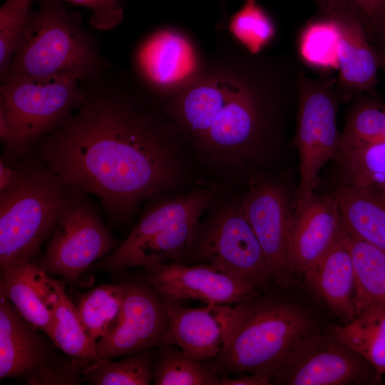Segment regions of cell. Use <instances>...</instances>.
<instances>
[{"label": "cell", "mask_w": 385, "mask_h": 385, "mask_svg": "<svg viewBox=\"0 0 385 385\" xmlns=\"http://www.w3.org/2000/svg\"><path fill=\"white\" fill-rule=\"evenodd\" d=\"M333 194L343 225L355 236L385 249V199L341 183Z\"/></svg>", "instance_id": "obj_23"}, {"label": "cell", "mask_w": 385, "mask_h": 385, "mask_svg": "<svg viewBox=\"0 0 385 385\" xmlns=\"http://www.w3.org/2000/svg\"><path fill=\"white\" fill-rule=\"evenodd\" d=\"M91 11L90 24L98 30L116 27L123 19V0H67Z\"/></svg>", "instance_id": "obj_35"}, {"label": "cell", "mask_w": 385, "mask_h": 385, "mask_svg": "<svg viewBox=\"0 0 385 385\" xmlns=\"http://www.w3.org/2000/svg\"><path fill=\"white\" fill-rule=\"evenodd\" d=\"M237 320L230 339L212 361L220 376H272L284 357L306 335L319 329L301 304L272 296L235 304Z\"/></svg>", "instance_id": "obj_2"}, {"label": "cell", "mask_w": 385, "mask_h": 385, "mask_svg": "<svg viewBox=\"0 0 385 385\" xmlns=\"http://www.w3.org/2000/svg\"><path fill=\"white\" fill-rule=\"evenodd\" d=\"M184 257L188 258L185 265H212L257 288L271 280L260 242L241 207L222 211L200 232L196 230Z\"/></svg>", "instance_id": "obj_11"}, {"label": "cell", "mask_w": 385, "mask_h": 385, "mask_svg": "<svg viewBox=\"0 0 385 385\" xmlns=\"http://www.w3.org/2000/svg\"><path fill=\"white\" fill-rule=\"evenodd\" d=\"M16 168L12 183L0 192V270L34 261L75 190L39 158Z\"/></svg>", "instance_id": "obj_3"}, {"label": "cell", "mask_w": 385, "mask_h": 385, "mask_svg": "<svg viewBox=\"0 0 385 385\" xmlns=\"http://www.w3.org/2000/svg\"><path fill=\"white\" fill-rule=\"evenodd\" d=\"M334 160L341 183L385 199V143L339 149Z\"/></svg>", "instance_id": "obj_25"}, {"label": "cell", "mask_w": 385, "mask_h": 385, "mask_svg": "<svg viewBox=\"0 0 385 385\" xmlns=\"http://www.w3.org/2000/svg\"><path fill=\"white\" fill-rule=\"evenodd\" d=\"M271 378L262 374H242L236 377L220 376V385H270Z\"/></svg>", "instance_id": "obj_37"}, {"label": "cell", "mask_w": 385, "mask_h": 385, "mask_svg": "<svg viewBox=\"0 0 385 385\" xmlns=\"http://www.w3.org/2000/svg\"><path fill=\"white\" fill-rule=\"evenodd\" d=\"M344 7L368 26L385 14V0H344Z\"/></svg>", "instance_id": "obj_36"}, {"label": "cell", "mask_w": 385, "mask_h": 385, "mask_svg": "<svg viewBox=\"0 0 385 385\" xmlns=\"http://www.w3.org/2000/svg\"><path fill=\"white\" fill-rule=\"evenodd\" d=\"M373 366L339 339L320 329L302 338L272 376L277 385L378 384Z\"/></svg>", "instance_id": "obj_9"}, {"label": "cell", "mask_w": 385, "mask_h": 385, "mask_svg": "<svg viewBox=\"0 0 385 385\" xmlns=\"http://www.w3.org/2000/svg\"><path fill=\"white\" fill-rule=\"evenodd\" d=\"M123 282L102 284L85 293L76 306L90 337L98 342L117 317L124 297Z\"/></svg>", "instance_id": "obj_30"}, {"label": "cell", "mask_w": 385, "mask_h": 385, "mask_svg": "<svg viewBox=\"0 0 385 385\" xmlns=\"http://www.w3.org/2000/svg\"><path fill=\"white\" fill-rule=\"evenodd\" d=\"M342 225L334 194L294 202L289 231V262L292 273L304 274L327 252Z\"/></svg>", "instance_id": "obj_16"}, {"label": "cell", "mask_w": 385, "mask_h": 385, "mask_svg": "<svg viewBox=\"0 0 385 385\" xmlns=\"http://www.w3.org/2000/svg\"><path fill=\"white\" fill-rule=\"evenodd\" d=\"M298 89L294 144L299 158V183L294 202L314 193L321 170L337 154L341 133L337 118L339 101L344 99L337 78L330 71L312 78L300 69Z\"/></svg>", "instance_id": "obj_8"}, {"label": "cell", "mask_w": 385, "mask_h": 385, "mask_svg": "<svg viewBox=\"0 0 385 385\" xmlns=\"http://www.w3.org/2000/svg\"><path fill=\"white\" fill-rule=\"evenodd\" d=\"M85 193L75 188L44 253L36 262L48 274L71 284L118 246Z\"/></svg>", "instance_id": "obj_10"}, {"label": "cell", "mask_w": 385, "mask_h": 385, "mask_svg": "<svg viewBox=\"0 0 385 385\" xmlns=\"http://www.w3.org/2000/svg\"><path fill=\"white\" fill-rule=\"evenodd\" d=\"M55 346L70 357L99 360L96 344L80 318L77 307L63 289L53 312L46 334Z\"/></svg>", "instance_id": "obj_28"}, {"label": "cell", "mask_w": 385, "mask_h": 385, "mask_svg": "<svg viewBox=\"0 0 385 385\" xmlns=\"http://www.w3.org/2000/svg\"><path fill=\"white\" fill-rule=\"evenodd\" d=\"M232 35L252 54L259 53L275 34L274 25L266 11L250 0L231 19Z\"/></svg>", "instance_id": "obj_32"}, {"label": "cell", "mask_w": 385, "mask_h": 385, "mask_svg": "<svg viewBox=\"0 0 385 385\" xmlns=\"http://www.w3.org/2000/svg\"><path fill=\"white\" fill-rule=\"evenodd\" d=\"M17 173L16 166L9 164L4 159L0 160V192L7 188L14 181Z\"/></svg>", "instance_id": "obj_39"}, {"label": "cell", "mask_w": 385, "mask_h": 385, "mask_svg": "<svg viewBox=\"0 0 385 385\" xmlns=\"http://www.w3.org/2000/svg\"><path fill=\"white\" fill-rule=\"evenodd\" d=\"M366 29L372 45L385 47V14L366 26Z\"/></svg>", "instance_id": "obj_38"}, {"label": "cell", "mask_w": 385, "mask_h": 385, "mask_svg": "<svg viewBox=\"0 0 385 385\" xmlns=\"http://www.w3.org/2000/svg\"><path fill=\"white\" fill-rule=\"evenodd\" d=\"M326 330L361 355L380 376L385 374V305H372Z\"/></svg>", "instance_id": "obj_24"}, {"label": "cell", "mask_w": 385, "mask_h": 385, "mask_svg": "<svg viewBox=\"0 0 385 385\" xmlns=\"http://www.w3.org/2000/svg\"><path fill=\"white\" fill-rule=\"evenodd\" d=\"M340 235L354 270L356 316L372 305H385V249L355 236L343 224Z\"/></svg>", "instance_id": "obj_22"}, {"label": "cell", "mask_w": 385, "mask_h": 385, "mask_svg": "<svg viewBox=\"0 0 385 385\" xmlns=\"http://www.w3.org/2000/svg\"><path fill=\"white\" fill-rule=\"evenodd\" d=\"M84 92L77 112L36 143L38 158L68 185L98 196L111 220L123 222L170 186L173 158L159 128L115 89Z\"/></svg>", "instance_id": "obj_1"}, {"label": "cell", "mask_w": 385, "mask_h": 385, "mask_svg": "<svg viewBox=\"0 0 385 385\" xmlns=\"http://www.w3.org/2000/svg\"><path fill=\"white\" fill-rule=\"evenodd\" d=\"M247 1H250V0H247ZM253 1H255V0H253Z\"/></svg>", "instance_id": "obj_43"}, {"label": "cell", "mask_w": 385, "mask_h": 385, "mask_svg": "<svg viewBox=\"0 0 385 385\" xmlns=\"http://www.w3.org/2000/svg\"><path fill=\"white\" fill-rule=\"evenodd\" d=\"M36 2L37 9L29 11L6 77L67 76L80 81L96 77L101 60L78 14L68 11L58 0Z\"/></svg>", "instance_id": "obj_4"}, {"label": "cell", "mask_w": 385, "mask_h": 385, "mask_svg": "<svg viewBox=\"0 0 385 385\" xmlns=\"http://www.w3.org/2000/svg\"><path fill=\"white\" fill-rule=\"evenodd\" d=\"M256 88L215 78L197 83L183 94L180 115L187 127L210 145L234 150L249 144L260 125Z\"/></svg>", "instance_id": "obj_6"}, {"label": "cell", "mask_w": 385, "mask_h": 385, "mask_svg": "<svg viewBox=\"0 0 385 385\" xmlns=\"http://www.w3.org/2000/svg\"><path fill=\"white\" fill-rule=\"evenodd\" d=\"M137 63L146 81L160 89L186 82L197 69L192 44L171 30H163L149 37L138 52Z\"/></svg>", "instance_id": "obj_20"}, {"label": "cell", "mask_w": 385, "mask_h": 385, "mask_svg": "<svg viewBox=\"0 0 385 385\" xmlns=\"http://www.w3.org/2000/svg\"><path fill=\"white\" fill-rule=\"evenodd\" d=\"M92 361L71 358L61 359L53 354L36 369L25 377L29 385L80 384L88 364Z\"/></svg>", "instance_id": "obj_34"}, {"label": "cell", "mask_w": 385, "mask_h": 385, "mask_svg": "<svg viewBox=\"0 0 385 385\" xmlns=\"http://www.w3.org/2000/svg\"><path fill=\"white\" fill-rule=\"evenodd\" d=\"M156 348H147L118 361H92L82 380L93 385H148L153 379Z\"/></svg>", "instance_id": "obj_29"}, {"label": "cell", "mask_w": 385, "mask_h": 385, "mask_svg": "<svg viewBox=\"0 0 385 385\" xmlns=\"http://www.w3.org/2000/svg\"><path fill=\"white\" fill-rule=\"evenodd\" d=\"M307 282L344 323L355 317V275L349 251L340 235L319 262L304 274Z\"/></svg>", "instance_id": "obj_21"}, {"label": "cell", "mask_w": 385, "mask_h": 385, "mask_svg": "<svg viewBox=\"0 0 385 385\" xmlns=\"http://www.w3.org/2000/svg\"><path fill=\"white\" fill-rule=\"evenodd\" d=\"M210 200L209 192H192L163 202L142 217L125 241L96 264V268L118 272L167 261L180 262Z\"/></svg>", "instance_id": "obj_7"}, {"label": "cell", "mask_w": 385, "mask_h": 385, "mask_svg": "<svg viewBox=\"0 0 385 385\" xmlns=\"http://www.w3.org/2000/svg\"><path fill=\"white\" fill-rule=\"evenodd\" d=\"M35 0H6L0 9V76L3 81Z\"/></svg>", "instance_id": "obj_33"}, {"label": "cell", "mask_w": 385, "mask_h": 385, "mask_svg": "<svg viewBox=\"0 0 385 385\" xmlns=\"http://www.w3.org/2000/svg\"><path fill=\"white\" fill-rule=\"evenodd\" d=\"M385 143V113H384V127H383V130H382L380 138H379V143Z\"/></svg>", "instance_id": "obj_42"}, {"label": "cell", "mask_w": 385, "mask_h": 385, "mask_svg": "<svg viewBox=\"0 0 385 385\" xmlns=\"http://www.w3.org/2000/svg\"><path fill=\"white\" fill-rule=\"evenodd\" d=\"M143 279L161 297L206 304H235L259 295L257 286L246 278L209 264L170 262L144 268Z\"/></svg>", "instance_id": "obj_13"}, {"label": "cell", "mask_w": 385, "mask_h": 385, "mask_svg": "<svg viewBox=\"0 0 385 385\" xmlns=\"http://www.w3.org/2000/svg\"><path fill=\"white\" fill-rule=\"evenodd\" d=\"M77 78L7 76L0 88V136L9 150L26 153L60 126L85 96Z\"/></svg>", "instance_id": "obj_5"}, {"label": "cell", "mask_w": 385, "mask_h": 385, "mask_svg": "<svg viewBox=\"0 0 385 385\" xmlns=\"http://www.w3.org/2000/svg\"><path fill=\"white\" fill-rule=\"evenodd\" d=\"M341 47L339 24L332 14L320 15L302 29L298 51L308 66L324 72L338 70Z\"/></svg>", "instance_id": "obj_26"}, {"label": "cell", "mask_w": 385, "mask_h": 385, "mask_svg": "<svg viewBox=\"0 0 385 385\" xmlns=\"http://www.w3.org/2000/svg\"><path fill=\"white\" fill-rule=\"evenodd\" d=\"M330 14L341 32L337 85L344 99L354 94L375 97L379 66L364 23L345 7Z\"/></svg>", "instance_id": "obj_18"}, {"label": "cell", "mask_w": 385, "mask_h": 385, "mask_svg": "<svg viewBox=\"0 0 385 385\" xmlns=\"http://www.w3.org/2000/svg\"><path fill=\"white\" fill-rule=\"evenodd\" d=\"M320 15L330 14L344 7V0H315Z\"/></svg>", "instance_id": "obj_40"}, {"label": "cell", "mask_w": 385, "mask_h": 385, "mask_svg": "<svg viewBox=\"0 0 385 385\" xmlns=\"http://www.w3.org/2000/svg\"><path fill=\"white\" fill-rule=\"evenodd\" d=\"M385 105L375 97L361 95L352 105L346 118L339 149L377 144L384 123Z\"/></svg>", "instance_id": "obj_31"}, {"label": "cell", "mask_w": 385, "mask_h": 385, "mask_svg": "<svg viewBox=\"0 0 385 385\" xmlns=\"http://www.w3.org/2000/svg\"><path fill=\"white\" fill-rule=\"evenodd\" d=\"M379 68H381L385 73V47L374 46Z\"/></svg>", "instance_id": "obj_41"}, {"label": "cell", "mask_w": 385, "mask_h": 385, "mask_svg": "<svg viewBox=\"0 0 385 385\" xmlns=\"http://www.w3.org/2000/svg\"><path fill=\"white\" fill-rule=\"evenodd\" d=\"M123 284L125 292L119 313L97 342L99 360L166 344L168 320L160 294L143 279Z\"/></svg>", "instance_id": "obj_12"}, {"label": "cell", "mask_w": 385, "mask_h": 385, "mask_svg": "<svg viewBox=\"0 0 385 385\" xmlns=\"http://www.w3.org/2000/svg\"><path fill=\"white\" fill-rule=\"evenodd\" d=\"M0 295V379L26 377L53 354L50 344Z\"/></svg>", "instance_id": "obj_19"}, {"label": "cell", "mask_w": 385, "mask_h": 385, "mask_svg": "<svg viewBox=\"0 0 385 385\" xmlns=\"http://www.w3.org/2000/svg\"><path fill=\"white\" fill-rule=\"evenodd\" d=\"M162 298L168 320L165 344L176 345L198 361L216 359L236 325L235 306L206 304L191 308L180 302Z\"/></svg>", "instance_id": "obj_15"}, {"label": "cell", "mask_w": 385, "mask_h": 385, "mask_svg": "<svg viewBox=\"0 0 385 385\" xmlns=\"http://www.w3.org/2000/svg\"><path fill=\"white\" fill-rule=\"evenodd\" d=\"M262 250L271 280L284 287L292 279L289 231L294 210L284 189L273 183L251 188L241 205Z\"/></svg>", "instance_id": "obj_14"}, {"label": "cell", "mask_w": 385, "mask_h": 385, "mask_svg": "<svg viewBox=\"0 0 385 385\" xmlns=\"http://www.w3.org/2000/svg\"><path fill=\"white\" fill-rule=\"evenodd\" d=\"M153 364L155 385H220V376L213 363L198 361L174 344L157 347Z\"/></svg>", "instance_id": "obj_27"}, {"label": "cell", "mask_w": 385, "mask_h": 385, "mask_svg": "<svg viewBox=\"0 0 385 385\" xmlns=\"http://www.w3.org/2000/svg\"><path fill=\"white\" fill-rule=\"evenodd\" d=\"M63 289V282L51 277L34 261L1 270L0 295L9 300L26 321L46 334Z\"/></svg>", "instance_id": "obj_17"}]
</instances>
